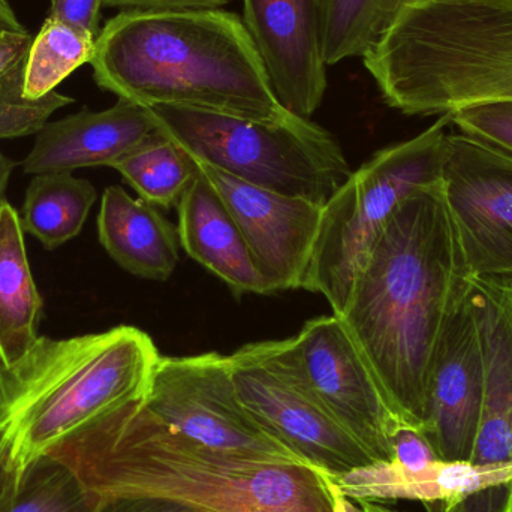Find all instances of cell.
I'll list each match as a JSON object with an SVG mask.
<instances>
[{"mask_svg":"<svg viewBox=\"0 0 512 512\" xmlns=\"http://www.w3.org/2000/svg\"><path fill=\"white\" fill-rule=\"evenodd\" d=\"M469 283L444 185L412 192L373 246L340 321L403 423L420 430L439 337Z\"/></svg>","mask_w":512,"mask_h":512,"instance_id":"obj_1","label":"cell"},{"mask_svg":"<svg viewBox=\"0 0 512 512\" xmlns=\"http://www.w3.org/2000/svg\"><path fill=\"white\" fill-rule=\"evenodd\" d=\"M126 403L50 451L96 499L155 496L207 512H360L333 478L307 463L201 447Z\"/></svg>","mask_w":512,"mask_h":512,"instance_id":"obj_2","label":"cell"},{"mask_svg":"<svg viewBox=\"0 0 512 512\" xmlns=\"http://www.w3.org/2000/svg\"><path fill=\"white\" fill-rule=\"evenodd\" d=\"M90 65L101 89L141 107L265 123L295 116L277 99L242 18L221 9L122 11L102 27Z\"/></svg>","mask_w":512,"mask_h":512,"instance_id":"obj_3","label":"cell"},{"mask_svg":"<svg viewBox=\"0 0 512 512\" xmlns=\"http://www.w3.org/2000/svg\"><path fill=\"white\" fill-rule=\"evenodd\" d=\"M158 348L131 325L69 339L39 337L0 364V462L15 486L65 439L114 409L144 399Z\"/></svg>","mask_w":512,"mask_h":512,"instance_id":"obj_4","label":"cell"},{"mask_svg":"<svg viewBox=\"0 0 512 512\" xmlns=\"http://www.w3.org/2000/svg\"><path fill=\"white\" fill-rule=\"evenodd\" d=\"M363 63L384 101L408 116L512 99V5L408 0Z\"/></svg>","mask_w":512,"mask_h":512,"instance_id":"obj_5","label":"cell"},{"mask_svg":"<svg viewBox=\"0 0 512 512\" xmlns=\"http://www.w3.org/2000/svg\"><path fill=\"white\" fill-rule=\"evenodd\" d=\"M149 111L192 161L276 194L325 206L352 173L336 138L310 119L265 123L173 105Z\"/></svg>","mask_w":512,"mask_h":512,"instance_id":"obj_6","label":"cell"},{"mask_svg":"<svg viewBox=\"0 0 512 512\" xmlns=\"http://www.w3.org/2000/svg\"><path fill=\"white\" fill-rule=\"evenodd\" d=\"M451 128L450 114H442L417 137L379 150L325 204L304 289L324 295L334 315L345 309L358 273L397 207L417 189L442 182Z\"/></svg>","mask_w":512,"mask_h":512,"instance_id":"obj_7","label":"cell"},{"mask_svg":"<svg viewBox=\"0 0 512 512\" xmlns=\"http://www.w3.org/2000/svg\"><path fill=\"white\" fill-rule=\"evenodd\" d=\"M237 397L262 429L330 477L376 462L310 393L288 339L249 343L228 355Z\"/></svg>","mask_w":512,"mask_h":512,"instance_id":"obj_8","label":"cell"},{"mask_svg":"<svg viewBox=\"0 0 512 512\" xmlns=\"http://www.w3.org/2000/svg\"><path fill=\"white\" fill-rule=\"evenodd\" d=\"M147 411L183 438L219 453L304 463L271 438L237 397L228 355L159 357Z\"/></svg>","mask_w":512,"mask_h":512,"instance_id":"obj_9","label":"cell"},{"mask_svg":"<svg viewBox=\"0 0 512 512\" xmlns=\"http://www.w3.org/2000/svg\"><path fill=\"white\" fill-rule=\"evenodd\" d=\"M288 343L301 379L316 402L376 462H393L394 438L408 424L388 402L339 316L310 319Z\"/></svg>","mask_w":512,"mask_h":512,"instance_id":"obj_10","label":"cell"},{"mask_svg":"<svg viewBox=\"0 0 512 512\" xmlns=\"http://www.w3.org/2000/svg\"><path fill=\"white\" fill-rule=\"evenodd\" d=\"M445 198L469 277L512 279V155L451 128Z\"/></svg>","mask_w":512,"mask_h":512,"instance_id":"obj_11","label":"cell"},{"mask_svg":"<svg viewBox=\"0 0 512 512\" xmlns=\"http://www.w3.org/2000/svg\"><path fill=\"white\" fill-rule=\"evenodd\" d=\"M194 164L230 210L271 292L304 289L324 206L249 185L201 162Z\"/></svg>","mask_w":512,"mask_h":512,"instance_id":"obj_12","label":"cell"},{"mask_svg":"<svg viewBox=\"0 0 512 512\" xmlns=\"http://www.w3.org/2000/svg\"><path fill=\"white\" fill-rule=\"evenodd\" d=\"M469 286L439 337L420 429L441 462L471 463L483 414V343Z\"/></svg>","mask_w":512,"mask_h":512,"instance_id":"obj_13","label":"cell"},{"mask_svg":"<svg viewBox=\"0 0 512 512\" xmlns=\"http://www.w3.org/2000/svg\"><path fill=\"white\" fill-rule=\"evenodd\" d=\"M243 23L280 104L310 119L328 86L321 0H243Z\"/></svg>","mask_w":512,"mask_h":512,"instance_id":"obj_14","label":"cell"},{"mask_svg":"<svg viewBox=\"0 0 512 512\" xmlns=\"http://www.w3.org/2000/svg\"><path fill=\"white\" fill-rule=\"evenodd\" d=\"M156 132L149 108L119 99L104 111L83 110L45 123L21 167L27 176L113 168Z\"/></svg>","mask_w":512,"mask_h":512,"instance_id":"obj_15","label":"cell"},{"mask_svg":"<svg viewBox=\"0 0 512 512\" xmlns=\"http://www.w3.org/2000/svg\"><path fill=\"white\" fill-rule=\"evenodd\" d=\"M180 246L234 295L273 294L256 270L239 225L218 192L197 171L177 206Z\"/></svg>","mask_w":512,"mask_h":512,"instance_id":"obj_16","label":"cell"},{"mask_svg":"<svg viewBox=\"0 0 512 512\" xmlns=\"http://www.w3.org/2000/svg\"><path fill=\"white\" fill-rule=\"evenodd\" d=\"M99 242L128 273L149 280H167L179 264L177 228L146 201L135 200L122 186L102 195Z\"/></svg>","mask_w":512,"mask_h":512,"instance_id":"obj_17","label":"cell"},{"mask_svg":"<svg viewBox=\"0 0 512 512\" xmlns=\"http://www.w3.org/2000/svg\"><path fill=\"white\" fill-rule=\"evenodd\" d=\"M340 492L351 501H454L469 493L512 481V466L504 469L478 468L468 462L436 460L421 471L412 472L396 463H373L367 468L331 477Z\"/></svg>","mask_w":512,"mask_h":512,"instance_id":"obj_18","label":"cell"},{"mask_svg":"<svg viewBox=\"0 0 512 512\" xmlns=\"http://www.w3.org/2000/svg\"><path fill=\"white\" fill-rule=\"evenodd\" d=\"M42 298L27 261L20 215L0 203V364H11L38 342Z\"/></svg>","mask_w":512,"mask_h":512,"instance_id":"obj_19","label":"cell"},{"mask_svg":"<svg viewBox=\"0 0 512 512\" xmlns=\"http://www.w3.org/2000/svg\"><path fill=\"white\" fill-rule=\"evenodd\" d=\"M96 197L95 186L72 173L38 174L26 191L21 227L53 251L81 233Z\"/></svg>","mask_w":512,"mask_h":512,"instance_id":"obj_20","label":"cell"},{"mask_svg":"<svg viewBox=\"0 0 512 512\" xmlns=\"http://www.w3.org/2000/svg\"><path fill=\"white\" fill-rule=\"evenodd\" d=\"M408 0H321L322 51L328 66L363 59Z\"/></svg>","mask_w":512,"mask_h":512,"instance_id":"obj_21","label":"cell"},{"mask_svg":"<svg viewBox=\"0 0 512 512\" xmlns=\"http://www.w3.org/2000/svg\"><path fill=\"white\" fill-rule=\"evenodd\" d=\"M123 179L152 206H179L186 189L197 176L194 161L162 132L132 150L113 165Z\"/></svg>","mask_w":512,"mask_h":512,"instance_id":"obj_22","label":"cell"},{"mask_svg":"<svg viewBox=\"0 0 512 512\" xmlns=\"http://www.w3.org/2000/svg\"><path fill=\"white\" fill-rule=\"evenodd\" d=\"M96 39L62 21L48 18L33 36L23 72V95L30 101L44 98L77 71L92 62Z\"/></svg>","mask_w":512,"mask_h":512,"instance_id":"obj_23","label":"cell"},{"mask_svg":"<svg viewBox=\"0 0 512 512\" xmlns=\"http://www.w3.org/2000/svg\"><path fill=\"white\" fill-rule=\"evenodd\" d=\"M96 504L68 466L47 456L6 493L0 512H95Z\"/></svg>","mask_w":512,"mask_h":512,"instance_id":"obj_24","label":"cell"},{"mask_svg":"<svg viewBox=\"0 0 512 512\" xmlns=\"http://www.w3.org/2000/svg\"><path fill=\"white\" fill-rule=\"evenodd\" d=\"M26 57L0 78V140L36 135L57 110L74 104V99L59 92L36 101L24 98Z\"/></svg>","mask_w":512,"mask_h":512,"instance_id":"obj_25","label":"cell"},{"mask_svg":"<svg viewBox=\"0 0 512 512\" xmlns=\"http://www.w3.org/2000/svg\"><path fill=\"white\" fill-rule=\"evenodd\" d=\"M454 129L512 155V99L475 102L448 113Z\"/></svg>","mask_w":512,"mask_h":512,"instance_id":"obj_26","label":"cell"},{"mask_svg":"<svg viewBox=\"0 0 512 512\" xmlns=\"http://www.w3.org/2000/svg\"><path fill=\"white\" fill-rule=\"evenodd\" d=\"M48 18L62 21L98 39L101 33L102 0H50Z\"/></svg>","mask_w":512,"mask_h":512,"instance_id":"obj_27","label":"cell"},{"mask_svg":"<svg viewBox=\"0 0 512 512\" xmlns=\"http://www.w3.org/2000/svg\"><path fill=\"white\" fill-rule=\"evenodd\" d=\"M438 457L426 441L420 430L405 426L397 432L394 438V459L400 468L417 472L436 462Z\"/></svg>","mask_w":512,"mask_h":512,"instance_id":"obj_28","label":"cell"},{"mask_svg":"<svg viewBox=\"0 0 512 512\" xmlns=\"http://www.w3.org/2000/svg\"><path fill=\"white\" fill-rule=\"evenodd\" d=\"M96 501L95 512H207L186 502L155 496H113Z\"/></svg>","mask_w":512,"mask_h":512,"instance_id":"obj_29","label":"cell"},{"mask_svg":"<svg viewBox=\"0 0 512 512\" xmlns=\"http://www.w3.org/2000/svg\"><path fill=\"white\" fill-rule=\"evenodd\" d=\"M230 2L233 0H102V5L122 11L164 12L219 9Z\"/></svg>","mask_w":512,"mask_h":512,"instance_id":"obj_30","label":"cell"},{"mask_svg":"<svg viewBox=\"0 0 512 512\" xmlns=\"http://www.w3.org/2000/svg\"><path fill=\"white\" fill-rule=\"evenodd\" d=\"M33 36L29 30L23 33H3L0 35V78L8 74L17 63L29 53Z\"/></svg>","mask_w":512,"mask_h":512,"instance_id":"obj_31","label":"cell"},{"mask_svg":"<svg viewBox=\"0 0 512 512\" xmlns=\"http://www.w3.org/2000/svg\"><path fill=\"white\" fill-rule=\"evenodd\" d=\"M23 32H27V29L20 23L9 3L6 0H0V35Z\"/></svg>","mask_w":512,"mask_h":512,"instance_id":"obj_32","label":"cell"},{"mask_svg":"<svg viewBox=\"0 0 512 512\" xmlns=\"http://www.w3.org/2000/svg\"><path fill=\"white\" fill-rule=\"evenodd\" d=\"M14 164L8 156L3 155L0 150V203H2L3 195H5L6 186H8L9 179H11Z\"/></svg>","mask_w":512,"mask_h":512,"instance_id":"obj_33","label":"cell"},{"mask_svg":"<svg viewBox=\"0 0 512 512\" xmlns=\"http://www.w3.org/2000/svg\"><path fill=\"white\" fill-rule=\"evenodd\" d=\"M15 486L14 478L6 471L5 466L0 462V501L5 498L6 493Z\"/></svg>","mask_w":512,"mask_h":512,"instance_id":"obj_34","label":"cell"},{"mask_svg":"<svg viewBox=\"0 0 512 512\" xmlns=\"http://www.w3.org/2000/svg\"><path fill=\"white\" fill-rule=\"evenodd\" d=\"M358 505H360V512H396L369 501H358Z\"/></svg>","mask_w":512,"mask_h":512,"instance_id":"obj_35","label":"cell"},{"mask_svg":"<svg viewBox=\"0 0 512 512\" xmlns=\"http://www.w3.org/2000/svg\"><path fill=\"white\" fill-rule=\"evenodd\" d=\"M501 2L511 3V5H512V0H501Z\"/></svg>","mask_w":512,"mask_h":512,"instance_id":"obj_36","label":"cell"},{"mask_svg":"<svg viewBox=\"0 0 512 512\" xmlns=\"http://www.w3.org/2000/svg\"><path fill=\"white\" fill-rule=\"evenodd\" d=\"M507 280H510V282L512 283V279H507Z\"/></svg>","mask_w":512,"mask_h":512,"instance_id":"obj_37","label":"cell"},{"mask_svg":"<svg viewBox=\"0 0 512 512\" xmlns=\"http://www.w3.org/2000/svg\"><path fill=\"white\" fill-rule=\"evenodd\" d=\"M511 512H512V508H511Z\"/></svg>","mask_w":512,"mask_h":512,"instance_id":"obj_38","label":"cell"},{"mask_svg":"<svg viewBox=\"0 0 512 512\" xmlns=\"http://www.w3.org/2000/svg\"><path fill=\"white\" fill-rule=\"evenodd\" d=\"M6 2H8V0H6Z\"/></svg>","mask_w":512,"mask_h":512,"instance_id":"obj_39","label":"cell"}]
</instances>
